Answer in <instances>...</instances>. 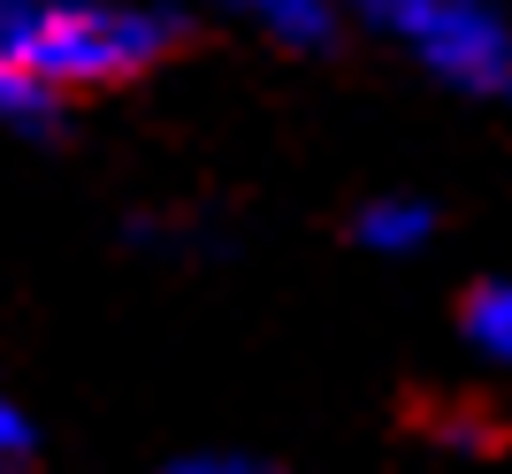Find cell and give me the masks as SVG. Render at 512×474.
<instances>
[{"instance_id":"52a82bcc","label":"cell","mask_w":512,"mask_h":474,"mask_svg":"<svg viewBox=\"0 0 512 474\" xmlns=\"http://www.w3.org/2000/svg\"><path fill=\"white\" fill-rule=\"evenodd\" d=\"M39 459H46V429H39V413H31L16 390L0 383V474H39Z\"/></svg>"},{"instance_id":"ba28073f","label":"cell","mask_w":512,"mask_h":474,"mask_svg":"<svg viewBox=\"0 0 512 474\" xmlns=\"http://www.w3.org/2000/svg\"><path fill=\"white\" fill-rule=\"evenodd\" d=\"M161 474H276V467L253 459V452H184V459H169Z\"/></svg>"},{"instance_id":"5b68a950","label":"cell","mask_w":512,"mask_h":474,"mask_svg":"<svg viewBox=\"0 0 512 474\" xmlns=\"http://www.w3.org/2000/svg\"><path fill=\"white\" fill-rule=\"evenodd\" d=\"M459 337H467V352H482L490 367L512 375V268L482 276L467 299H459Z\"/></svg>"},{"instance_id":"277c9868","label":"cell","mask_w":512,"mask_h":474,"mask_svg":"<svg viewBox=\"0 0 512 474\" xmlns=\"http://www.w3.org/2000/svg\"><path fill=\"white\" fill-rule=\"evenodd\" d=\"M436 230H444V215H436V199H428V192H367L360 207H352V245L375 253V260L428 253Z\"/></svg>"},{"instance_id":"6da1fadb","label":"cell","mask_w":512,"mask_h":474,"mask_svg":"<svg viewBox=\"0 0 512 474\" xmlns=\"http://www.w3.org/2000/svg\"><path fill=\"white\" fill-rule=\"evenodd\" d=\"M192 46L184 0H0V54L46 92H115Z\"/></svg>"},{"instance_id":"3957f363","label":"cell","mask_w":512,"mask_h":474,"mask_svg":"<svg viewBox=\"0 0 512 474\" xmlns=\"http://www.w3.org/2000/svg\"><path fill=\"white\" fill-rule=\"evenodd\" d=\"M184 8H214L283 54H329L344 39V0H184Z\"/></svg>"},{"instance_id":"7a4b0ae2","label":"cell","mask_w":512,"mask_h":474,"mask_svg":"<svg viewBox=\"0 0 512 474\" xmlns=\"http://www.w3.org/2000/svg\"><path fill=\"white\" fill-rule=\"evenodd\" d=\"M344 23H360L390 46L413 77L451 100L497 108L512 100V8L505 0H344Z\"/></svg>"},{"instance_id":"8992f818","label":"cell","mask_w":512,"mask_h":474,"mask_svg":"<svg viewBox=\"0 0 512 474\" xmlns=\"http://www.w3.org/2000/svg\"><path fill=\"white\" fill-rule=\"evenodd\" d=\"M62 115H69L62 92H46L23 62H8V54H0V130H16V138H54V130H62Z\"/></svg>"}]
</instances>
